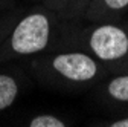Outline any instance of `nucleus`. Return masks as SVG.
Masks as SVG:
<instances>
[{"label": "nucleus", "instance_id": "1", "mask_svg": "<svg viewBox=\"0 0 128 127\" xmlns=\"http://www.w3.org/2000/svg\"><path fill=\"white\" fill-rule=\"evenodd\" d=\"M49 41V20L43 14H32L24 17L15 28L11 46L12 51L26 55L43 51Z\"/></svg>", "mask_w": 128, "mask_h": 127}, {"label": "nucleus", "instance_id": "2", "mask_svg": "<svg viewBox=\"0 0 128 127\" xmlns=\"http://www.w3.org/2000/svg\"><path fill=\"white\" fill-rule=\"evenodd\" d=\"M92 52L102 61H116L128 54V34L116 25H101L88 37Z\"/></svg>", "mask_w": 128, "mask_h": 127}, {"label": "nucleus", "instance_id": "3", "mask_svg": "<svg viewBox=\"0 0 128 127\" xmlns=\"http://www.w3.org/2000/svg\"><path fill=\"white\" fill-rule=\"evenodd\" d=\"M52 66L60 75L76 83L90 81L98 75V63L82 52L60 54L54 58Z\"/></svg>", "mask_w": 128, "mask_h": 127}, {"label": "nucleus", "instance_id": "4", "mask_svg": "<svg viewBox=\"0 0 128 127\" xmlns=\"http://www.w3.org/2000/svg\"><path fill=\"white\" fill-rule=\"evenodd\" d=\"M17 83L9 75H0V110L9 107L17 97Z\"/></svg>", "mask_w": 128, "mask_h": 127}, {"label": "nucleus", "instance_id": "5", "mask_svg": "<svg viewBox=\"0 0 128 127\" xmlns=\"http://www.w3.org/2000/svg\"><path fill=\"white\" fill-rule=\"evenodd\" d=\"M107 93L118 101L128 103V75L113 78L107 86Z\"/></svg>", "mask_w": 128, "mask_h": 127}, {"label": "nucleus", "instance_id": "6", "mask_svg": "<svg viewBox=\"0 0 128 127\" xmlns=\"http://www.w3.org/2000/svg\"><path fill=\"white\" fill-rule=\"evenodd\" d=\"M30 127H64V121L52 116V115H40L37 118H34L29 122Z\"/></svg>", "mask_w": 128, "mask_h": 127}, {"label": "nucleus", "instance_id": "7", "mask_svg": "<svg viewBox=\"0 0 128 127\" xmlns=\"http://www.w3.org/2000/svg\"><path fill=\"white\" fill-rule=\"evenodd\" d=\"M101 5L108 12H120L128 6V0H101Z\"/></svg>", "mask_w": 128, "mask_h": 127}, {"label": "nucleus", "instance_id": "8", "mask_svg": "<svg viewBox=\"0 0 128 127\" xmlns=\"http://www.w3.org/2000/svg\"><path fill=\"white\" fill-rule=\"evenodd\" d=\"M110 127H128V118H122V119H118V121H113L108 124Z\"/></svg>", "mask_w": 128, "mask_h": 127}, {"label": "nucleus", "instance_id": "9", "mask_svg": "<svg viewBox=\"0 0 128 127\" xmlns=\"http://www.w3.org/2000/svg\"><path fill=\"white\" fill-rule=\"evenodd\" d=\"M86 2H87V0H86Z\"/></svg>", "mask_w": 128, "mask_h": 127}]
</instances>
